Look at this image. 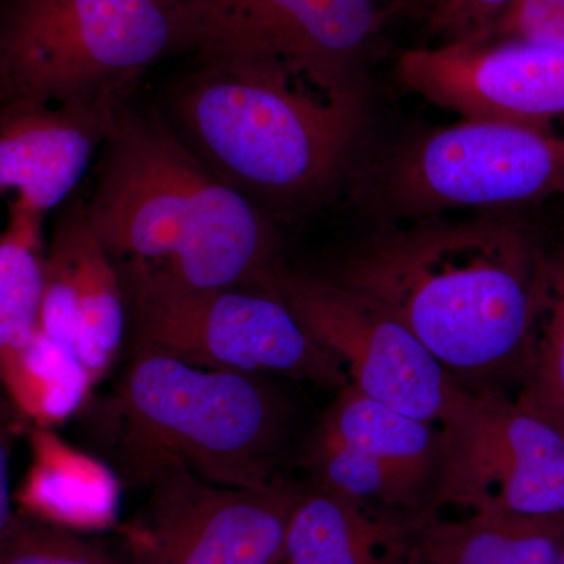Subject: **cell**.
I'll list each match as a JSON object with an SVG mask.
<instances>
[{
  "label": "cell",
  "mask_w": 564,
  "mask_h": 564,
  "mask_svg": "<svg viewBox=\"0 0 564 564\" xmlns=\"http://www.w3.org/2000/svg\"><path fill=\"white\" fill-rule=\"evenodd\" d=\"M13 444V425L0 423V538L6 534L13 521V500H11L10 462Z\"/></svg>",
  "instance_id": "603a6c76"
},
{
  "label": "cell",
  "mask_w": 564,
  "mask_h": 564,
  "mask_svg": "<svg viewBox=\"0 0 564 564\" xmlns=\"http://www.w3.org/2000/svg\"><path fill=\"white\" fill-rule=\"evenodd\" d=\"M456 513L417 516L404 564H556L564 551V519Z\"/></svg>",
  "instance_id": "2e32d148"
},
{
  "label": "cell",
  "mask_w": 564,
  "mask_h": 564,
  "mask_svg": "<svg viewBox=\"0 0 564 564\" xmlns=\"http://www.w3.org/2000/svg\"><path fill=\"white\" fill-rule=\"evenodd\" d=\"M166 99L177 139L263 212L311 206L343 176L366 118L361 84L270 58L196 57Z\"/></svg>",
  "instance_id": "7a4b0ae2"
},
{
  "label": "cell",
  "mask_w": 564,
  "mask_h": 564,
  "mask_svg": "<svg viewBox=\"0 0 564 564\" xmlns=\"http://www.w3.org/2000/svg\"><path fill=\"white\" fill-rule=\"evenodd\" d=\"M556 564H564V551L562 552V555H560L558 562Z\"/></svg>",
  "instance_id": "cb8c5ba5"
},
{
  "label": "cell",
  "mask_w": 564,
  "mask_h": 564,
  "mask_svg": "<svg viewBox=\"0 0 564 564\" xmlns=\"http://www.w3.org/2000/svg\"><path fill=\"white\" fill-rule=\"evenodd\" d=\"M395 220L564 199V129L462 120L406 141L375 184Z\"/></svg>",
  "instance_id": "52a82bcc"
},
{
  "label": "cell",
  "mask_w": 564,
  "mask_h": 564,
  "mask_svg": "<svg viewBox=\"0 0 564 564\" xmlns=\"http://www.w3.org/2000/svg\"><path fill=\"white\" fill-rule=\"evenodd\" d=\"M293 463L306 485L402 518L434 510L443 469L440 425L348 384L337 391Z\"/></svg>",
  "instance_id": "8fae6325"
},
{
  "label": "cell",
  "mask_w": 564,
  "mask_h": 564,
  "mask_svg": "<svg viewBox=\"0 0 564 564\" xmlns=\"http://www.w3.org/2000/svg\"><path fill=\"white\" fill-rule=\"evenodd\" d=\"M117 466L141 485L162 456L228 488L263 489L281 478L292 448L295 411L273 377L203 369L133 351L118 389Z\"/></svg>",
  "instance_id": "277c9868"
},
{
  "label": "cell",
  "mask_w": 564,
  "mask_h": 564,
  "mask_svg": "<svg viewBox=\"0 0 564 564\" xmlns=\"http://www.w3.org/2000/svg\"><path fill=\"white\" fill-rule=\"evenodd\" d=\"M46 261L61 270L79 311L80 366L93 388L120 352L128 313L118 265L93 229L85 202L70 204L55 221Z\"/></svg>",
  "instance_id": "9a60e30c"
},
{
  "label": "cell",
  "mask_w": 564,
  "mask_h": 564,
  "mask_svg": "<svg viewBox=\"0 0 564 564\" xmlns=\"http://www.w3.org/2000/svg\"><path fill=\"white\" fill-rule=\"evenodd\" d=\"M486 36L564 44V0H514Z\"/></svg>",
  "instance_id": "7402d4cb"
},
{
  "label": "cell",
  "mask_w": 564,
  "mask_h": 564,
  "mask_svg": "<svg viewBox=\"0 0 564 564\" xmlns=\"http://www.w3.org/2000/svg\"><path fill=\"white\" fill-rule=\"evenodd\" d=\"M514 212L399 220L352 245L328 278L402 322L466 391L508 393L545 256L536 226Z\"/></svg>",
  "instance_id": "6da1fadb"
},
{
  "label": "cell",
  "mask_w": 564,
  "mask_h": 564,
  "mask_svg": "<svg viewBox=\"0 0 564 564\" xmlns=\"http://www.w3.org/2000/svg\"><path fill=\"white\" fill-rule=\"evenodd\" d=\"M126 99L0 104V195L47 214L79 184Z\"/></svg>",
  "instance_id": "5bb4252c"
},
{
  "label": "cell",
  "mask_w": 564,
  "mask_h": 564,
  "mask_svg": "<svg viewBox=\"0 0 564 564\" xmlns=\"http://www.w3.org/2000/svg\"><path fill=\"white\" fill-rule=\"evenodd\" d=\"M250 285L265 289L343 362L351 384L417 421L440 425L462 391L402 322L328 276L274 261Z\"/></svg>",
  "instance_id": "30bf717a"
},
{
  "label": "cell",
  "mask_w": 564,
  "mask_h": 564,
  "mask_svg": "<svg viewBox=\"0 0 564 564\" xmlns=\"http://www.w3.org/2000/svg\"><path fill=\"white\" fill-rule=\"evenodd\" d=\"M514 399L564 433V239L545 243L543 278Z\"/></svg>",
  "instance_id": "d6986e66"
},
{
  "label": "cell",
  "mask_w": 564,
  "mask_h": 564,
  "mask_svg": "<svg viewBox=\"0 0 564 564\" xmlns=\"http://www.w3.org/2000/svg\"><path fill=\"white\" fill-rule=\"evenodd\" d=\"M140 486L150 497L126 530L133 564H282L306 489L285 475L263 489L214 485L174 456L155 459Z\"/></svg>",
  "instance_id": "9c48e42d"
},
{
  "label": "cell",
  "mask_w": 564,
  "mask_h": 564,
  "mask_svg": "<svg viewBox=\"0 0 564 564\" xmlns=\"http://www.w3.org/2000/svg\"><path fill=\"white\" fill-rule=\"evenodd\" d=\"M395 74L462 120L551 128L564 118V44L475 36L404 51Z\"/></svg>",
  "instance_id": "4fadbf2b"
},
{
  "label": "cell",
  "mask_w": 564,
  "mask_h": 564,
  "mask_svg": "<svg viewBox=\"0 0 564 564\" xmlns=\"http://www.w3.org/2000/svg\"><path fill=\"white\" fill-rule=\"evenodd\" d=\"M46 214L21 199L10 204L0 232V383L40 333L44 292Z\"/></svg>",
  "instance_id": "ac0fdd59"
},
{
  "label": "cell",
  "mask_w": 564,
  "mask_h": 564,
  "mask_svg": "<svg viewBox=\"0 0 564 564\" xmlns=\"http://www.w3.org/2000/svg\"><path fill=\"white\" fill-rule=\"evenodd\" d=\"M434 510L564 519V433L502 392L459 391L440 423Z\"/></svg>",
  "instance_id": "ba28073f"
},
{
  "label": "cell",
  "mask_w": 564,
  "mask_h": 564,
  "mask_svg": "<svg viewBox=\"0 0 564 564\" xmlns=\"http://www.w3.org/2000/svg\"><path fill=\"white\" fill-rule=\"evenodd\" d=\"M414 519L306 485L289 524L282 564H404Z\"/></svg>",
  "instance_id": "e0dca14e"
},
{
  "label": "cell",
  "mask_w": 564,
  "mask_h": 564,
  "mask_svg": "<svg viewBox=\"0 0 564 564\" xmlns=\"http://www.w3.org/2000/svg\"><path fill=\"white\" fill-rule=\"evenodd\" d=\"M181 51L184 0H7L0 104L126 99L151 66Z\"/></svg>",
  "instance_id": "5b68a950"
},
{
  "label": "cell",
  "mask_w": 564,
  "mask_h": 564,
  "mask_svg": "<svg viewBox=\"0 0 564 564\" xmlns=\"http://www.w3.org/2000/svg\"><path fill=\"white\" fill-rule=\"evenodd\" d=\"M514 0H400V10L421 21L437 44L486 36Z\"/></svg>",
  "instance_id": "44dd1931"
},
{
  "label": "cell",
  "mask_w": 564,
  "mask_h": 564,
  "mask_svg": "<svg viewBox=\"0 0 564 564\" xmlns=\"http://www.w3.org/2000/svg\"><path fill=\"white\" fill-rule=\"evenodd\" d=\"M117 265L133 351L336 392L351 384L336 355L265 289L196 288L158 263L122 259Z\"/></svg>",
  "instance_id": "8992f818"
},
{
  "label": "cell",
  "mask_w": 564,
  "mask_h": 564,
  "mask_svg": "<svg viewBox=\"0 0 564 564\" xmlns=\"http://www.w3.org/2000/svg\"><path fill=\"white\" fill-rule=\"evenodd\" d=\"M0 564H133L128 552L117 554L98 541L47 524L25 514H14L0 538Z\"/></svg>",
  "instance_id": "ffe728a7"
},
{
  "label": "cell",
  "mask_w": 564,
  "mask_h": 564,
  "mask_svg": "<svg viewBox=\"0 0 564 564\" xmlns=\"http://www.w3.org/2000/svg\"><path fill=\"white\" fill-rule=\"evenodd\" d=\"M85 206L111 258L158 263L196 288H245L276 261L269 215L155 111H118Z\"/></svg>",
  "instance_id": "3957f363"
},
{
  "label": "cell",
  "mask_w": 564,
  "mask_h": 564,
  "mask_svg": "<svg viewBox=\"0 0 564 564\" xmlns=\"http://www.w3.org/2000/svg\"><path fill=\"white\" fill-rule=\"evenodd\" d=\"M196 57L270 58L323 84H362L400 0H184Z\"/></svg>",
  "instance_id": "7c38bea8"
}]
</instances>
